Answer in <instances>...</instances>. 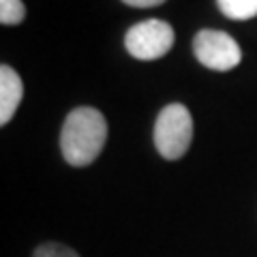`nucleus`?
Segmentation results:
<instances>
[{
    "instance_id": "4",
    "label": "nucleus",
    "mask_w": 257,
    "mask_h": 257,
    "mask_svg": "<svg viewBox=\"0 0 257 257\" xmlns=\"http://www.w3.org/2000/svg\"><path fill=\"white\" fill-rule=\"evenodd\" d=\"M193 54L212 71H231L242 60L240 45L223 30H199L193 39Z\"/></svg>"
},
{
    "instance_id": "8",
    "label": "nucleus",
    "mask_w": 257,
    "mask_h": 257,
    "mask_svg": "<svg viewBox=\"0 0 257 257\" xmlns=\"http://www.w3.org/2000/svg\"><path fill=\"white\" fill-rule=\"evenodd\" d=\"M32 257H79L77 251L69 248L67 244L60 242H45L41 246H37V251Z\"/></svg>"
},
{
    "instance_id": "1",
    "label": "nucleus",
    "mask_w": 257,
    "mask_h": 257,
    "mask_svg": "<svg viewBox=\"0 0 257 257\" xmlns=\"http://www.w3.org/2000/svg\"><path fill=\"white\" fill-rule=\"evenodd\" d=\"M107 142L105 116L94 107H75L64 118L60 131V150L69 165L86 167L94 163Z\"/></svg>"
},
{
    "instance_id": "2",
    "label": "nucleus",
    "mask_w": 257,
    "mask_h": 257,
    "mask_svg": "<svg viewBox=\"0 0 257 257\" xmlns=\"http://www.w3.org/2000/svg\"><path fill=\"white\" fill-rule=\"evenodd\" d=\"M193 140V118L182 103H172L159 111L155 122V146L167 161L187 155Z\"/></svg>"
},
{
    "instance_id": "9",
    "label": "nucleus",
    "mask_w": 257,
    "mask_h": 257,
    "mask_svg": "<svg viewBox=\"0 0 257 257\" xmlns=\"http://www.w3.org/2000/svg\"><path fill=\"white\" fill-rule=\"evenodd\" d=\"M122 3L128 7H135V9H150V7L163 5L165 0H122Z\"/></svg>"
},
{
    "instance_id": "3",
    "label": "nucleus",
    "mask_w": 257,
    "mask_h": 257,
    "mask_svg": "<svg viewBox=\"0 0 257 257\" xmlns=\"http://www.w3.org/2000/svg\"><path fill=\"white\" fill-rule=\"evenodd\" d=\"M174 28L163 20H146L131 26L124 35L126 52L138 60H157L172 50Z\"/></svg>"
},
{
    "instance_id": "6",
    "label": "nucleus",
    "mask_w": 257,
    "mask_h": 257,
    "mask_svg": "<svg viewBox=\"0 0 257 257\" xmlns=\"http://www.w3.org/2000/svg\"><path fill=\"white\" fill-rule=\"evenodd\" d=\"M221 13L229 20H251L257 15V0H216Z\"/></svg>"
},
{
    "instance_id": "5",
    "label": "nucleus",
    "mask_w": 257,
    "mask_h": 257,
    "mask_svg": "<svg viewBox=\"0 0 257 257\" xmlns=\"http://www.w3.org/2000/svg\"><path fill=\"white\" fill-rule=\"evenodd\" d=\"M24 99V84L18 71L9 64L0 67V124H9Z\"/></svg>"
},
{
    "instance_id": "7",
    "label": "nucleus",
    "mask_w": 257,
    "mask_h": 257,
    "mask_svg": "<svg viewBox=\"0 0 257 257\" xmlns=\"http://www.w3.org/2000/svg\"><path fill=\"white\" fill-rule=\"evenodd\" d=\"M26 18V5L22 0H0V22L5 26L22 24Z\"/></svg>"
}]
</instances>
